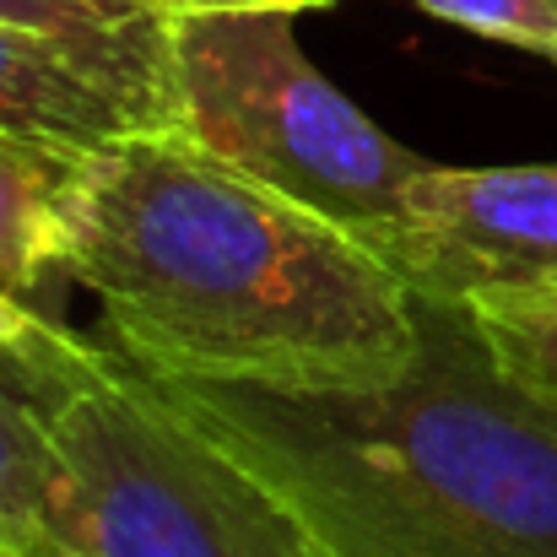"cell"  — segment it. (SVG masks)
<instances>
[{
    "label": "cell",
    "instance_id": "1",
    "mask_svg": "<svg viewBox=\"0 0 557 557\" xmlns=\"http://www.w3.org/2000/svg\"><path fill=\"white\" fill-rule=\"evenodd\" d=\"M60 271L147 373L260 389L384 384L422 358L417 293L363 238L238 174L185 131L82 147Z\"/></svg>",
    "mask_w": 557,
    "mask_h": 557
},
{
    "label": "cell",
    "instance_id": "2",
    "mask_svg": "<svg viewBox=\"0 0 557 557\" xmlns=\"http://www.w3.org/2000/svg\"><path fill=\"white\" fill-rule=\"evenodd\" d=\"M422 358L384 384L260 389L147 373L325 557H557V417L471 309L417 293Z\"/></svg>",
    "mask_w": 557,
    "mask_h": 557
},
{
    "label": "cell",
    "instance_id": "3",
    "mask_svg": "<svg viewBox=\"0 0 557 557\" xmlns=\"http://www.w3.org/2000/svg\"><path fill=\"white\" fill-rule=\"evenodd\" d=\"M11 336L98 557H325L304 520L189 428L120 347L71 336L38 304L16 309Z\"/></svg>",
    "mask_w": 557,
    "mask_h": 557
},
{
    "label": "cell",
    "instance_id": "4",
    "mask_svg": "<svg viewBox=\"0 0 557 557\" xmlns=\"http://www.w3.org/2000/svg\"><path fill=\"white\" fill-rule=\"evenodd\" d=\"M180 131L238 174L347 227L384 260L428 169L325 82L287 11L174 22Z\"/></svg>",
    "mask_w": 557,
    "mask_h": 557
},
{
    "label": "cell",
    "instance_id": "5",
    "mask_svg": "<svg viewBox=\"0 0 557 557\" xmlns=\"http://www.w3.org/2000/svg\"><path fill=\"white\" fill-rule=\"evenodd\" d=\"M384 265L428 298L557 287V169H444L406 189Z\"/></svg>",
    "mask_w": 557,
    "mask_h": 557
},
{
    "label": "cell",
    "instance_id": "6",
    "mask_svg": "<svg viewBox=\"0 0 557 557\" xmlns=\"http://www.w3.org/2000/svg\"><path fill=\"white\" fill-rule=\"evenodd\" d=\"M0 27L54 44L141 131H180L174 22L158 0H0Z\"/></svg>",
    "mask_w": 557,
    "mask_h": 557
},
{
    "label": "cell",
    "instance_id": "7",
    "mask_svg": "<svg viewBox=\"0 0 557 557\" xmlns=\"http://www.w3.org/2000/svg\"><path fill=\"white\" fill-rule=\"evenodd\" d=\"M11 320H16V309L0 304V553L98 557L82 531L76 487L54 455V438L27 400Z\"/></svg>",
    "mask_w": 557,
    "mask_h": 557
},
{
    "label": "cell",
    "instance_id": "8",
    "mask_svg": "<svg viewBox=\"0 0 557 557\" xmlns=\"http://www.w3.org/2000/svg\"><path fill=\"white\" fill-rule=\"evenodd\" d=\"M0 131L54 147H98L141 125L54 44L0 27Z\"/></svg>",
    "mask_w": 557,
    "mask_h": 557
},
{
    "label": "cell",
    "instance_id": "9",
    "mask_svg": "<svg viewBox=\"0 0 557 557\" xmlns=\"http://www.w3.org/2000/svg\"><path fill=\"white\" fill-rule=\"evenodd\" d=\"M82 147L33 141L0 131V304H38L44 282L60 271V200L71 158Z\"/></svg>",
    "mask_w": 557,
    "mask_h": 557
},
{
    "label": "cell",
    "instance_id": "10",
    "mask_svg": "<svg viewBox=\"0 0 557 557\" xmlns=\"http://www.w3.org/2000/svg\"><path fill=\"white\" fill-rule=\"evenodd\" d=\"M466 309L487 336V347L498 352V363L557 417V287L482 293L466 298Z\"/></svg>",
    "mask_w": 557,
    "mask_h": 557
},
{
    "label": "cell",
    "instance_id": "11",
    "mask_svg": "<svg viewBox=\"0 0 557 557\" xmlns=\"http://www.w3.org/2000/svg\"><path fill=\"white\" fill-rule=\"evenodd\" d=\"M428 16L557 65V0H417Z\"/></svg>",
    "mask_w": 557,
    "mask_h": 557
},
{
    "label": "cell",
    "instance_id": "12",
    "mask_svg": "<svg viewBox=\"0 0 557 557\" xmlns=\"http://www.w3.org/2000/svg\"><path fill=\"white\" fill-rule=\"evenodd\" d=\"M169 22L180 16H255V11H314V5H331V0H158Z\"/></svg>",
    "mask_w": 557,
    "mask_h": 557
},
{
    "label": "cell",
    "instance_id": "13",
    "mask_svg": "<svg viewBox=\"0 0 557 557\" xmlns=\"http://www.w3.org/2000/svg\"><path fill=\"white\" fill-rule=\"evenodd\" d=\"M0 557H11V553H0Z\"/></svg>",
    "mask_w": 557,
    "mask_h": 557
}]
</instances>
